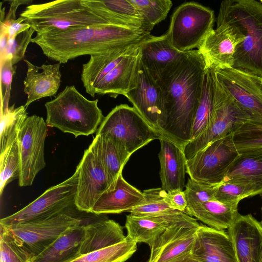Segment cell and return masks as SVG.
I'll return each mask as SVG.
<instances>
[{"instance_id": "obj_27", "label": "cell", "mask_w": 262, "mask_h": 262, "mask_svg": "<svg viewBox=\"0 0 262 262\" xmlns=\"http://www.w3.org/2000/svg\"><path fill=\"white\" fill-rule=\"evenodd\" d=\"M223 182L248 185L253 189L254 196L262 194V148L239 152Z\"/></svg>"}, {"instance_id": "obj_35", "label": "cell", "mask_w": 262, "mask_h": 262, "mask_svg": "<svg viewBox=\"0 0 262 262\" xmlns=\"http://www.w3.org/2000/svg\"><path fill=\"white\" fill-rule=\"evenodd\" d=\"M25 105L9 106L1 113L0 155L4 153L17 140V135L28 113Z\"/></svg>"}, {"instance_id": "obj_46", "label": "cell", "mask_w": 262, "mask_h": 262, "mask_svg": "<svg viewBox=\"0 0 262 262\" xmlns=\"http://www.w3.org/2000/svg\"><path fill=\"white\" fill-rule=\"evenodd\" d=\"M31 26L25 22L23 17L19 16L17 19L11 22L6 28H1V31H4L8 36L9 39L13 38L21 32L31 28Z\"/></svg>"}, {"instance_id": "obj_10", "label": "cell", "mask_w": 262, "mask_h": 262, "mask_svg": "<svg viewBox=\"0 0 262 262\" xmlns=\"http://www.w3.org/2000/svg\"><path fill=\"white\" fill-rule=\"evenodd\" d=\"M239 155L231 134L210 143L187 160L186 171L195 181L216 186L223 182L229 166Z\"/></svg>"}, {"instance_id": "obj_25", "label": "cell", "mask_w": 262, "mask_h": 262, "mask_svg": "<svg viewBox=\"0 0 262 262\" xmlns=\"http://www.w3.org/2000/svg\"><path fill=\"white\" fill-rule=\"evenodd\" d=\"M158 157L161 188L167 192L184 190L185 187L186 163L182 149L172 142L162 138Z\"/></svg>"}, {"instance_id": "obj_42", "label": "cell", "mask_w": 262, "mask_h": 262, "mask_svg": "<svg viewBox=\"0 0 262 262\" xmlns=\"http://www.w3.org/2000/svg\"><path fill=\"white\" fill-rule=\"evenodd\" d=\"M35 30L31 27L8 40L7 48L1 59H10L13 65L21 60L25 57L28 46L32 41Z\"/></svg>"}, {"instance_id": "obj_11", "label": "cell", "mask_w": 262, "mask_h": 262, "mask_svg": "<svg viewBox=\"0 0 262 262\" xmlns=\"http://www.w3.org/2000/svg\"><path fill=\"white\" fill-rule=\"evenodd\" d=\"M78 173L46 190L18 211L0 220V225L10 226L51 217L76 207Z\"/></svg>"}, {"instance_id": "obj_52", "label": "cell", "mask_w": 262, "mask_h": 262, "mask_svg": "<svg viewBox=\"0 0 262 262\" xmlns=\"http://www.w3.org/2000/svg\"><path fill=\"white\" fill-rule=\"evenodd\" d=\"M261 212H262V207H261ZM261 224H262V222H261Z\"/></svg>"}, {"instance_id": "obj_18", "label": "cell", "mask_w": 262, "mask_h": 262, "mask_svg": "<svg viewBox=\"0 0 262 262\" xmlns=\"http://www.w3.org/2000/svg\"><path fill=\"white\" fill-rule=\"evenodd\" d=\"M227 232L237 262H262V224L251 214H238Z\"/></svg>"}, {"instance_id": "obj_24", "label": "cell", "mask_w": 262, "mask_h": 262, "mask_svg": "<svg viewBox=\"0 0 262 262\" xmlns=\"http://www.w3.org/2000/svg\"><path fill=\"white\" fill-rule=\"evenodd\" d=\"M145 200L143 192L127 182L121 173L113 188L107 190L100 195L91 212L99 215L130 211L144 203Z\"/></svg>"}, {"instance_id": "obj_9", "label": "cell", "mask_w": 262, "mask_h": 262, "mask_svg": "<svg viewBox=\"0 0 262 262\" xmlns=\"http://www.w3.org/2000/svg\"><path fill=\"white\" fill-rule=\"evenodd\" d=\"M247 122L249 118L228 96L217 81L216 75L212 112L204 130L184 147L183 152L188 160L210 143L232 134Z\"/></svg>"}, {"instance_id": "obj_37", "label": "cell", "mask_w": 262, "mask_h": 262, "mask_svg": "<svg viewBox=\"0 0 262 262\" xmlns=\"http://www.w3.org/2000/svg\"><path fill=\"white\" fill-rule=\"evenodd\" d=\"M141 15L146 30L150 32L154 26L164 20L172 3L170 0H129Z\"/></svg>"}, {"instance_id": "obj_47", "label": "cell", "mask_w": 262, "mask_h": 262, "mask_svg": "<svg viewBox=\"0 0 262 262\" xmlns=\"http://www.w3.org/2000/svg\"><path fill=\"white\" fill-rule=\"evenodd\" d=\"M10 9L8 14L5 16V19L1 22V28H6L11 22L16 19V12L17 8L21 5L28 4L32 2L31 1H11Z\"/></svg>"}, {"instance_id": "obj_38", "label": "cell", "mask_w": 262, "mask_h": 262, "mask_svg": "<svg viewBox=\"0 0 262 262\" xmlns=\"http://www.w3.org/2000/svg\"><path fill=\"white\" fill-rule=\"evenodd\" d=\"M0 194L5 186L19 178L20 156L17 140L2 154L0 155Z\"/></svg>"}, {"instance_id": "obj_34", "label": "cell", "mask_w": 262, "mask_h": 262, "mask_svg": "<svg viewBox=\"0 0 262 262\" xmlns=\"http://www.w3.org/2000/svg\"><path fill=\"white\" fill-rule=\"evenodd\" d=\"M137 249V243L126 236L118 244L83 255L70 262H125Z\"/></svg>"}, {"instance_id": "obj_6", "label": "cell", "mask_w": 262, "mask_h": 262, "mask_svg": "<svg viewBox=\"0 0 262 262\" xmlns=\"http://www.w3.org/2000/svg\"><path fill=\"white\" fill-rule=\"evenodd\" d=\"M89 213L75 207L51 217L20 223L10 226L0 225V229L18 242L33 256L46 249L69 228L81 224Z\"/></svg>"}, {"instance_id": "obj_49", "label": "cell", "mask_w": 262, "mask_h": 262, "mask_svg": "<svg viewBox=\"0 0 262 262\" xmlns=\"http://www.w3.org/2000/svg\"><path fill=\"white\" fill-rule=\"evenodd\" d=\"M176 262H201V261L192 258L190 256V254L189 255H188L184 258H182Z\"/></svg>"}, {"instance_id": "obj_44", "label": "cell", "mask_w": 262, "mask_h": 262, "mask_svg": "<svg viewBox=\"0 0 262 262\" xmlns=\"http://www.w3.org/2000/svg\"><path fill=\"white\" fill-rule=\"evenodd\" d=\"M16 67L13 65L10 59H1V112H5L9 107V101L13 77L16 72Z\"/></svg>"}, {"instance_id": "obj_4", "label": "cell", "mask_w": 262, "mask_h": 262, "mask_svg": "<svg viewBox=\"0 0 262 262\" xmlns=\"http://www.w3.org/2000/svg\"><path fill=\"white\" fill-rule=\"evenodd\" d=\"M98 102V99H86L75 86H67L55 99L46 103V124L75 137L93 134L104 118Z\"/></svg>"}, {"instance_id": "obj_16", "label": "cell", "mask_w": 262, "mask_h": 262, "mask_svg": "<svg viewBox=\"0 0 262 262\" xmlns=\"http://www.w3.org/2000/svg\"><path fill=\"white\" fill-rule=\"evenodd\" d=\"M244 36L234 25L217 22V27L207 35L198 51L203 57L206 68L217 71L232 68L237 45Z\"/></svg>"}, {"instance_id": "obj_20", "label": "cell", "mask_w": 262, "mask_h": 262, "mask_svg": "<svg viewBox=\"0 0 262 262\" xmlns=\"http://www.w3.org/2000/svg\"><path fill=\"white\" fill-rule=\"evenodd\" d=\"M190 256L201 262H237L228 232L203 225L196 230Z\"/></svg>"}, {"instance_id": "obj_14", "label": "cell", "mask_w": 262, "mask_h": 262, "mask_svg": "<svg viewBox=\"0 0 262 262\" xmlns=\"http://www.w3.org/2000/svg\"><path fill=\"white\" fill-rule=\"evenodd\" d=\"M215 72L224 91L250 122L262 125V90L259 78L233 68Z\"/></svg>"}, {"instance_id": "obj_39", "label": "cell", "mask_w": 262, "mask_h": 262, "mask_svg": "<svg viewBox=\"0 0 262 262\" xmlns=\"http://www.w3.org/2000/svg\"><path fill=\"white\" fill-rule=\"evenodd\" d=\"M232 139L239 152L262 148V125L247 122L232 133Z\"/></svg>"}, {"instance_id": "obj_28", "label": "cell", "mask_w": 262, "mask_h": 262, "mask_svg": "<svg viewBox=\"0 0 262 262\" xmlns=\"http://www.w3.org/2000/svg\"><path fill=\"white\" fill-rule=\"evenodd\" d=\"M83 2L111 25L147 31L141 15L129 0H83Z\"/></svg>"}, {"instance_id": "obj_1", "label": "cell", "mask_w": 262, "mask_h": 262, "mask_svg": "<svg viewBox=\"0 0 262 262\" xmlns=\"http://www.w3.org/2000/svg\"><path fill=\"white\" fill-rule=\"evenodd\" d=\"M206 68L198 50H191L169 65L157 81L164 97V117L160 134L183 151L190 141Z\"/></svg>"}, {"instance_id": "obj_50", "label": "cell", "mask_w": 262, "mask_h": 262, "mask_svg": "<svg viewBox=\"0 0 262 262\" xmlns=\"http://www.w3.org/2000/svg\"><path fill=\"white\" fill-rule=\"evenodd\" d=\"M259 81H260V88L262 90V79H260L259 78Z\"/></svg>"}, {"instance_id": "obj_48", "label": "cell", "mask_w": 262, "mask_h": 262, "mask_svg": "<svg viewBox=\"0 0 262 262\" xmlns=\"http://www.w3.org/2000/svg\"><path fill=\"white\" fill-rule=\"evenodd\" d=\"M9 40V38L7 34L4 31H1V56H2L6 51V49L7 47L8 42Z\"/></svg>"}, {"instance_id": "obj_12", "label": "cell", "mask_w": 262, "mask_h": 262, "mask_svg": "<svg viewBox=\"0 0 262 262\" xmlns=\"http://www.w3.org/2000/svg\"><path fill=\"white\" fill-rule=\"evenodd\" d=\"M47 125L37 115L28 116L17 135L20 156L18 185L31 186L38 173L46 166L44 144L47 134Z\"/></svg>"}, {"instance_id": "obj_29", "label": "cell", "mask_w": 262, "mask_h": 262, "mask_svg": "<svg viewBox=\"0 0 262 262\" xmlns=\"http://www.w3.org/2000/svg\"><path fill=\"white\" fill-rule=\"evenodd\" d=\"M86 222L69 228L32 262H70L79 257Z\"/></svg>"}, {"instance_id": "obj_7", "label": "cell", "mask_w": 262, "mask_h": 262, "mask_svg": "<svg viewBox=\"0 0 262 262\" xmlns=\"http://www.w3.org/2000/svg\"><path fill=\"white\" fill-rule=\"evenodd\" d=\"M214 21L213 10L196 2H187L175 10L166 33L176 49L188 52L200 47L213 29Z\"/></svg>"}, {"instance_id": "obj_5", "label": "cell", "mask_w": 262, "mask_h": 262, "mask_svg": "<svg viewBox=\"0 0 262 262\" xmlns=\"http://www.w3.org/2000/svg\"><path fill=\"white\" fill-rule=\"evenodd\" d=\"M20 16L37 32L98 25H111L87 7L83 0H59L43 4H31Z\"/></svg>"}, {"instance_id": "obj_22", "label": "cell", "mask_w": 262, "mask_h": 262, "mask_svg": "<svg viewBox=\"0 0 262 262\" xmlns=\"http://www.w3.org/2000/svg\"><path fill=\"white\" fill-rule=\"evenodd\" d=\"M186 53L176 49L166 33L159 36L150 35L140 45L141 61L157 81L169 65L182 58Z\"/></svg>"}, {"instance_id": "obj_41", "label": "cell", "mask_w": 262, "mask_h": 262, "mask_svg": "<svg viewBox=\"0 0 262 262\" xmlns=\"http://www.w3.org/2000/svg\"><path fill=\"white\" fill-rule=\"evenodd\" d=\"M214 188L215 200L224 204H238L242 200L254 196L253 189L248 185L223 182Z\"/></svg>"}, {"instance_id": "obj_43", "label": "cell", "mask_w": 262, "mask_h": 262, "mask_svg": "<svg viewBox=\"0 0 262 262\" xmlns=\"http://www.w3.org/2000/svg\"><path fill=\"white\" fill-rule=\"evenodd\" d=\"M215 186L209 185L189 178L184 190L187 206L215 200Z\"/></svg>"}, {"instance_id": "obj_36", "label": "cell", "mask_w": 262, "mask_h": 262, "mask_svg": "<svg viewBox=\"0 0 262 262\" xmlns=\"http://www.w3.org/2000/svg\"><path fill=\"white\" fill-rule=\"evenodd\" d=\"M145 202L133 208L130 214L136 216H145L168 213L174 210L168 203L167 192L161 188H151L143 192Z\"/></svg>"}, {"instance_id": "obj_26", "label": "cell", "mask_w": 262, "mask_h": 262, "mask_svg": "<svg viewBox=\"0 0 262 262\" xmlns=\"http://www.w3.org/2000/svg\"><path fill=\"white\" fill-rule=\"evenodd\" d=\"M94 217L84 224V236L79 250V257L123 241L126 237L123 227L106 216Z\"/></svg>"}, {"instance_id": "obj_19", "label": "cell", "mask_w": 262, "mask_h": 262, "mask_svg": "<svg viewBox=\"0 0 262 262\" xmlns=\"http://www.w3.org/2000/svg\"><path fill=\"white\" fill-rule=\"evenodd\" d=\"M195 221V219L185 213L174 210L168 213L151 216L127 215L125 227L127 237L137 243H145L150 247L157 237L168 227Z\"/></svg>"}, {"instance_id": "obj_21", "label": "cell", "mask_w": 262, "mask_h": 262, "mask_svg": "<svg viewBox=\"0 0 262 262\" xmlns=\"http://www.w3.org/2000/svg\"><path fill=\"white\" fill-rule=\"evenodd\" d=\"M141 43L126 51L119 63L95 85V95L108 94L114 98L119 95L125 96L136 77L140 60Z\"/></svg>"}, {"instance_id": "obj_30", "label": "cell", "mask_w": 262, "mask_h": 262, "mask_svg": "<svg viewBox=\"0 0 262 262\" xmlns=\"http://www.w3.org/2000/svg\"><path fill=\"white\" fill-rule=\"evenodd\" d=\"M238 205L213 200L188 206L185 213L195 217L209 227L224 230L232 225L239 213Z\"/></svg>"}, {"instance_id": "obj_51", "label": "cell", "mask_w": 262, "mask_h": 262, "mask_svg": "<svg viewBox=\"0 0 262 262\" xmlns=\"http://www.w3.org/2000/svg\"><path fill=\"white\" fill-rule=\"evenodd\" d=\"M262 3V0L260 1Z\"/></svg>"}, {"instance_id": "obj_32", "label": "cell", "mask_w": 262, "mask_h": 262, "mask_svg": "<svg viewBox=\"0 0 262 262\" xmlns=\"http://www.w3.org/2000/svg\"><path fill=\"white\" fill-rule=\"evenodd\" d=\"M98 151L113 188L119 176L131 156L124 146L116 139L96 135Z\"/></svg>"}, {"instance_id": "obj_40", "label": "cell", "mask_w": 262, "mask_h": 262, "mask_svg": "<svg viewBox=\"0 0 262 262\" xmlns=\"http://www.w3.org/2000/svg\"><path fill=\"white\" fill-rule=\"evenodd\" d=\"M34 257L25 247L1 229V262H32Z\"/></svg>"}, {"instance_id": "obj_15", "label": "cell", "mask_w": 262, "mask_h": 262, "mask_svg": "<svg viewBox=\"0 0 262 262\" xmlns=\"http://www.w3.org/2000/svg\"><path fill=\"white\" fill-rule=\"evenodd\" d=\"M125 97L148 124L161 135L160 127L164 117L163 92L141 59L135 80Z\"/></svg>"}, {"instance_id": "obj_31", "label": "cell", "mask_w": 262, "mask_h": 262, "mask_svg": "<svg viewBox=\"0 0 262 262\" xmlns=\"http://www.w3.org/2000/svg\"><path fill=\"white\" fill-rule=\"evenodd\" d=\"M137 45L91 55L88 62L82 65L81 74V79L86 92L92 97H95V85L119 63L126 51Z\"/></svg>"}, {"instance_id": "obj_17", "label": "cell", "mask_w": 262, "mask_h": 262, "mask_svg": "<svg viewBox=\"0 0 262 262\" xmlns=\"http://www.w3.org/2000/svg\"><path fill=\"white\" fill-rule=\"evenodd\" d=\"M200 225L196 221L168 227L150 247L148 262H176L191 254Z\"/></svg>"}, {"instance_id": "obj_13", "label": "cell", "mask_w": 262, "mask_h": 262, "mask_svg": "<svg viewBox=\"0 0 262 262\" xmlns=\"http://www.w3.org/2000/svg\"><path fill=\"white\" fill-rule=\"evenodd\" d=\"M76 171L78 173L76 206L81 211L91 213L100 195L111 187L98 153L96 137L84 151Z\"/></svg>"}, {"instance_id": "obj_33", "label": "cell", "mask_w": 262, "mask_h": 262, "mask_svg": "<svg viewBox=\"0 0 262 262\" xmlns=\"http://www.w3.org/2000/svg\"><path fill=\"white\" fill-rule=\"evenodd\" d=\"M215 79V71L206 68L202 95L194 114L189 142L196 139L204 130L210 121L213 105Z\"/></svg>"}, {"instance_id": "obj_8", "label": "cell", "mask_w": 262, "mask_h": 262, "mask_svg": "<svg viewBox=\"0 0 262 262\" xmlns=\"http://www.w3.org/2000/svg\"><path fill=\"white\" fill-rule=\"evenodd\" d=\"M96 135L116 139L130 155L150 141L163 138L134 107L125 104L117 105L104 117Z\"/></svg>"}, {"instance_id": "obj_2", "label": "cell", "mask_w": 262, "mask_h": 262, "mask_svg": "<svg viewBox=\"0 0 262 262\" xmlns=\"http://www.w3.org/2000/svg\"><path fill=\"white\" fill-rule=\"evenodd\" d=\"M150 32L112 25H98L37 34L31 42L49 58L65 63L79 56L94 55L141 43Z\"/></svg>"}, {"instance_id": "obj_3", "label": "cell", "mask_w": 262, "mask_h": 262, "mask_svg": "<svg viewBox=\"0 0 262 262\" xmlns=\"http://www.w3.org/2000/svg\"><path fill=\"white\" fill-rule=\"evenodd\" d=\"M217 22L235 26L245 37L236 47L232 68L262 79V3L255 0L224 1Z\"/></svg>"}, {"instance_id": "obj_45", "label": "cell", "mask_w": 262, "mask_h": 262, "mask_svg": "<svg viewBox=\"0 0 262 262\" xmlns=\"http://www.w3.org/2000/svg\"><path fill=\"white\" fill-rule=\"evenodd\" d=\"M169 204L173 209L185 213L187 207L184 190H174L167 192Z\"/></svg>"}, {"instance_id": "obj_23", "label": "cell", "mask_w": 262, "mask_h": 262, "mask_svg": "<svg viewBox=\"0 0 262 262\" xmlns=\"http://www.w3.org/2000/svg\"><path fill=\"white\" fill-rule=\"evenodd\" d=\"M25 61L28 67L24 81V92L27 95L24 105L27 108L36 100L55 95L60 85L61 74L60 63L38 67L27 59Z\"/></svg>"}]
</instances>
